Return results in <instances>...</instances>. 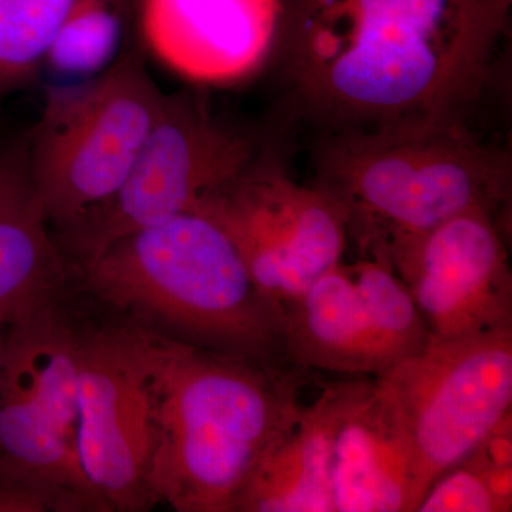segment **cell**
<instances>
[{
	"mask_svg": "<svg viewBox=\"0 0 512 512\" xmlns=\"http://www.w3.org/2000/svg\"><path fill=\"white\" fill-rule=\"evenodd\" d=\"M254 138L228 127L197 93L165 94L163 107L119 190L55 235L79 268L114 239L192 212L208 192L261 156Z\"/></svg>",
	"mask_w": 512,
	"mask_h": 512,
	"instance_id": "52a82bcc",
	"label": "cell"
},
{
	"mask_svg": "<svg viewBox=\"0 0 512 512\" xmlns=\"http://www.w3.org/2000/svg\"><path fill=\"white\" fill-rule=\"evenodd\" d=\"M375 256L392 265L434 338L512 326L507 239L488 212H461Z\"/></svg>",
	"mask_w": 512,
	"mask_h": 512,
	"instance_id": "8fae6325",
	"label": "cell"
},
{
	"mask_svg": "<svg viewBox=\"0 0 512 512\" xmlns=\"http://www.w3.org/2000/svg\"><path fill=\"white\" fill-rule=\"evenodd\" d=\"M77 454L90 490L106 511L156 505L148 488L150 407L126 330L80 332Z\"/></svg>",
	"mask_w": 512,
	"mask_h": 512,
	"instance_id": "7c38bea8",
	"label": "cell"
},
{
	"mask_svg": "<svg viewBox=\"0 0 512 512\" xmlns=\"http://www.w3.org/2000/svg\"><path fill=\"white\" fill-rule=\"evenodd\" d=\"M326 384L268 444L232 512H333Z\"/></svg>",
	"mask_w": 512,
	"mask_h": 512,
	"instance_id": "2e32d148",
	"label": "cell"
},
{
	"mask_svg": "<svg viewBox=\"0 0 512 512\" xmlns=\"http://www.w3.org/2000/svg\"><path fill=\"white\" fill-rule=\"evenodd\" d=\"M124 326L150 407L148 488L178 512H232L311 372L192 346L137 320Z\"/></svg>",
	"mask_w": 512,
	"mask_h": 512,
	"instance_id": "7a4b0ae2",
	"label": "cell"
},
{
	"mask_svg": "<svg viewBox=\"0 0 512 512\" xmlns=\"http://www.w3.org/2000/svg\"><path fill=\"white\" fill-rule=\"evenodd\" d=\"M164 96L138 49L121 53L92 79L47 90L28 131L29 170L37 201L57 231L119 190Z\"/></svg>",
	"mask_w": 512,
	"mask_h": 512,
	"instance_id": "5b68a950",
	"label": "cell"
},
{
	"mask_svg": "<svg viewBox=\"0 0 512 512\" xmlns=\"http://www.w3.org/2000/svg\"><path fill=\"white\" fill-rule=\"evenodd\" d=\"M83 0H0V100L42 72L53 40Z\"/></svg>",
	"mask_w": 512,
	"mask_h": 512,
	"instance_id": "e0dca14e",
	"label": "cell"
},
{
	"mask_svg": "<svg viewBox=\"0 0 512 512\" xmlns=\"http://www.w3.org/2000/svg\"><path fill=\"white\" fill-rule=\"evenodd\" d=\"M192 212L224 231L252 281L284 306L342 261L345 212L315 185L293 181L261 154Z\"/></svg>",
	"mask_w": 512,
	"mask_h": 512,
	"instance_id": "30bf717a",
	"label": "cell"
},
{
	"mask_svg": "<svg viewBox=\"0 0 512 512\" xmlns=\"http://www.w3.org/2000/svg\"><path fill=\"white\" fill-rule=\"evenodd\" d=\"M131 0H83L57 33L43 69L64 77H92L119 57Z\"/></svg>",
	"mask_w": 512,
	"mask_h": 512,
	"instance_id": "ac0fdd59",
	"label": "cell"
},
{
	"mask_svg": "<svg viewBox=\"0 0 512 512\" xmlns=\"http://www.w3.org/2000/svg\"><path fill=\"white\" fill-rule=\"evenodd\" d=\"M416 512H505L483 474L461 461L427 488Z\"/></svg>",
	"mask_w": 512,
	"mask_h": 512,
	"instance_id": "d6986e66",
	"label": "cell"
},
{
	"mask_svg": "<svg viewBox=\"0 0 512 512\" xmlns=\"http://www.w3.org/2000/svg\"><path fill=\"white\" fill-rule=\"evenodd\" d=\"M282 309L286 362L305 372L380 376L431 336L383 256L338 262Z\"/></svg>",
	"mask_w": 512,
	"mask_h": 512,
	"instance_id": "9c48e42d",
	"label": "cell"
},
{
	"mask_svg": "<svg viewBox=\"0 0 512 512\" xmlns=\"http://www.w3.org/2000/svg\"><path fill=\"white\" fill-rule=\"evenodd\" d=\"M282 0H141L150 52L178 76L224 86L258 72L278 40Z\"/></svg>",
	"mask_w": 512,
	"mask_h": 512,
	"instance_id": "4fadbf2b",
	"label": "cell"
},
{
	"mask_svg": "<svg viewBox=\"0 0 512 512\" xmlns=\"http://www.w3.org/2000/svg\"><path fill=\"white\" fill-rule=\"evenodd\" d=\"M101 302L157 322L181 342L262 365L292 367L284 309L248 274L218 225L184 212L114 239L79 266Z\"/></svg>",
	"mask_w": 512,
	"mask_h": 512,
	"instance_id": "277c9868",
	"label": "cell"
},
{
	"mask_svg": "<svg viewBox=\"0 0 512 512\" xmlns=\"http://www.w3.org/2000/svg\"><path fill=\"white\" fill-rule=\"evenodd\" d=\"M79 340L57 293L3 320L0 468L52 485L82 511H100L77 454Z\"/></svg>",
	"mask_w": 512,
	"mask_h": 512,
	"instance_id": "8992f818",
	"label": "cell"
},
{
	"mask_svg": "<svg viewBox=\"0 0 512 512\" xmlns=\"http://www.w3.org/2000/svg\"><path fill=\"white\" fill-rule=\"evenodd\" d=\"M375 379L406 431L416 512L434 480L512 413V326L430 336L420 352Z\"/></svg>",
	"mask_w": 512,
	"mask_h": 512,
	"instance_id": "ba28073f",
	"label": "cell"
},
{
	"mask_svg": "<svg viewBox=\"0 0 512 512\" xmlns=\"http://www.w3.org/2000/svg\"><path fill=\"white\" fill-rule=\"evenodd\" d=\"M512 0H282L276 45L299 107L329 131L463 117Z\"/></svg>",
	"mask_w": 512,
	"mask_h": 512,
	"instance_id": "6da1fadb",
	"label": "cell"
},
{
	"mask_svg": "<svg viewBox=\"0 0 512 512\" xmlns=\"http://www.w3.org/2000/svg\"><path fill=\"white\" fill-rule=\"evenodd\" d=\"M326 384L333 512H414L402 421L375 377Z\"/></svg>",
	"mask_w": 512,
	"mask_h": 512,
	"instance_id": "5bb4252c",
	"label": "cell"
},
{
	"mask_svg": "<svg viewBox=\"0 0 512 512\" xmlns=\"http://www.w3.org/2000/svg\"><path fill=\"white\" fill-rule=\"evenodd\" d=\"M29 170V134L0 146V318L55 295L66 272Z\"/></svg>",
	"mask_w": 512,
	"mask_h": 512,
	"instance_id": "9a60e30c",
	"label": "cell"
},
{
	"mask_svg": "<svg viewBox=\"0 0 512 512\" xmlns=\"http://www.w3.org/2000/svg\"><path fill=\"white\" fill-rule=\"evenodd\" d=\"M5 318H0V356H2V325Z\"/></svg>",
	"mask_w": 512,
	"mask_h": 512,
	"instance_id": "ffe728a7",
	"label": "cell"
},
{
	"mask_svg": "<svg viewBox=\"0 0 512 512\" xmlns=\"http://www.w3.org/2000/svg\"><path fill=\"white\" fill-rule=\"evenodd\" d=\"M315 163V187L345 212L365 255L470 210L493 215L505 232L510 158L461 117L330 131Z\"/></svg>",
	"mask_w": 512,
	"mask_h": 512,
	"instance_id": "3957f363",
	"label": "cell"
}]
</instances>
